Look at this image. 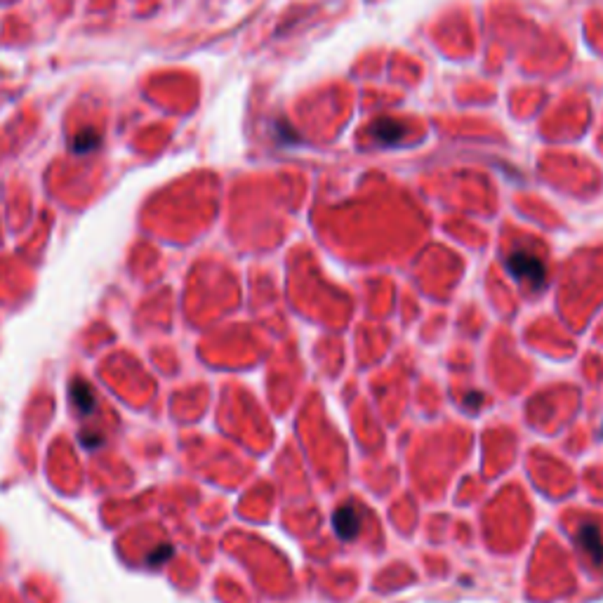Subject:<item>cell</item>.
I'll return each instance as SVG.
<instances>
[{"instance_id":"277c9868","label":"cell","mask_w":603,"mask_h":603,"mask_svg":"<svg viewBox=\"0 0 603 603\" xmlns=\"http://www.w3.org/2000/svg\"><path fill=\"white\" fill-rule=\"evenodd\" d=\"M367 135H370L372 140L380 142V144H384V146H396L405 137V128H403V123H401V120L384 116V118H377L375 123L367 128Z\"/></svg>"},{"instance_id":"3957f363","label":"cell","mask_w":603,"mask_h":603,"mask_svg":"<svg viewBox=\"0 0 603 603\" xmlns=\"http://www.w3.org/2000/svg\"><path fill=\"white\" fill-rule=\"evenodd\" d=\"M332 524H335V533L342 539H356V535L361 533V526H363V514L358 512L356 504H342L332 516Z\"/></svg>"},{"instance_id":"5b68a950","label":"cell","mask_w":603,"mask_h":603,"mask_svg":"<svg viewBox=\"0 0 603 603\" xmlns=\"http://www.w3.org/2000/svg\"><path fill=\"white\" fill-rule=\"evenodd\" d=\"M71 396H73V403H76L80 415H90V412L95 410V396H92V392L85 387V384H78V387L73 384Z\"/></svg>"},{"instance_id":"7a4b0ae2","label":"cell","mask_w":603,"mask_h":603,"mask_svg":"<svg viewBox=\"0 0 603 603\" xmlns=\"http://www.w3.org/2000/svg\"><path fill=\"white\" fill-rule=\"evenodd\" d=\"M575 544L580 551H584V556H589L596 566L603 564V535L601 528L591 521H582L575 530Z\"/></svg>"},{"instance_id":"8992f818","label":"cell","mask_w":603,"mask_h":603,"mask_svg":"<svg viewBox=\"0 0 603 603\" xmlns=\"http://www.w3.org/2000/svg\"><path fill=\"white\" fill-rule=\"evenodd\" d=\"M97 144H99V135H97L95 130H85V132H80V135H76L71 140V149L76 153H88Z\"/></svg>"},{"instance_id":"52a82bcc","label":"cell","mask_w":603,"mask_h":603,"mask_svg":"<svg viewBox=\"0 0 603 603\" xmlns=\"http://www.w3.org/2000/svg\"><path fill=\"white\" fill-rule=\"evenodd\" d=\"M170 554H172V547H160L158 551H153V554L149 556V564H153V566L163 564V561L168 559Z\"/></svg>"},{"instance_id":"6da1fadb","label":"cell","mask_w":603,"mask_h":603,"mask_svg":"<svg viewBox=\"0 0 603 603\" xmlns=\"http://www.w3.org/2000/svg\"><path fill=\"white\" fill-rule=\"evenodd\" d=\"M507 271L514 276L516 280L530 285V288H542L544 278H547V269H544V262L539 260L535 252L530 250H514L512 255L507 257Z\"/></svg>"}]
</instances>
